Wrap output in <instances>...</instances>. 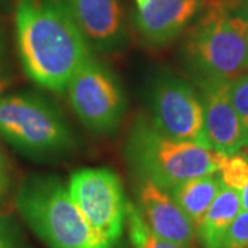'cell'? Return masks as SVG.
I'll list each match as a JSON object with an SVG mask.
<instances>
[{
	"instance_id": "1",
	"label": "cell",
	"mask_w": 248,
	"mask_h": 248,
	"mask_svg": "<svg viewBox=\"0 0 248 248\" xmlns=\"http://www.w3.org/2000/svg\"><path fill=\"white\" fill-rule=\"evenodd\" d=\"M16 29L24 72L43 89L65 91L93 55L62 0H18Z\"/></svg>"
},
{
	"instance_id": "2",
	"label": "cell",
	"mask_w": 248,
	"mask_h": 248,
	"mask_svg": "<svg viewBox=\"0 0 248 248\" xmlns=\"http://www.w3.org/2000/svg\"><path fill=\"white\" fill-rule=\"evenodd\" d=\"M124 153L140 179L167 192L189 179L217 174L226 159L211 148L170 138L146 117L133 124Z\"/></svg>"
},
{
	"instance_id": "3",
	"label": "cell",
	"mask_w": 248,
	"mask_h": 248,
	"mask_svg": "<svg viewBox=\"0 0 248 248\" xmlns=\"http://www.w3.org/2000/svg\"><path fill=\"white\" fill-rule=\"evenodd\" d=\"M16 205L36 236L50 248H113L93 228L58 178L31 177L19 186Z\"/></svg>"
},
{
	"instance_id": "4",
	"label": "cell",
	"mask_w": 248,
	"mask_h": 248,
	"mask_svg": "<svg viewBox=\"0 0 248 248\" xmlns=\"http://www.w3.org/2000/svg\"><path fill=\"white\" fill-rule=\"evenodd\" d=\"M193 80H232L248 73V24L222 0L207 4L182 46Z\"/></svg>"
},
{
	"instance_id": "5",
	"label": "cell",
	"mask_w": 248,
	"mask_h": 248,
	"mask_svg": "<svg viewBox=\"0 0 248 248\" xmlns=\"http://www.w3.org/2000/svg\"><path fill=\"white\" fill-rule=\"evenodd\" d=\"M0 137L36 161L61 160L76 148L75 133L61 110L29 91L0 95Z\"/></svg>"
},
{
	"instance_id": "6",
	"label": "cell",
	"mask_w": 248,
	"mask_h": 248,
	"mask_svg": "<svg viewBox=\"0 0 248 248\" xmlns=\"http://www.w3.org/2000/svg\"><path fill=\"white\" fill-rule=\"evenodd\" d=\"M68 101L80 122L95 134H112L123 120L127 102L113 72L90 55L66 87Z\"/></svg>"
},
{
	"instance_id": "7",
	"label": "cell",
	"mask_w": 248,
	"mask_h": 248,
	"mask_svg": "<svg viewBox=\"0 0 248 248\" xmlns=\"http://www.w3.org/2000/svg\"><path fill=\"white\" fill-rule=\"evenodd\" d=\"M152 123L170 138L207 146L203 107L193 87L171 73H159L149 87Z\"/></svg>"
},
{
	"instance_id": "8",
	"label": "cell",
	"mask_w": 248,
	"mask_h": 248,
	"mask_svg": "<svg viewBox=\"0 0 248 248\" xmlns=\"http://www.w3.org/2000/svg\"><path fill=\"white\" fill-rule=\"evenodd\" d=\"M68 192L89 223L112 244L124 229L127 203L119 177L108 169H84L69 179Z\"/></svg>"
},
{
	"instance_id": "9",
	"label": "cell",
	"mask_w": 248,
	"mask_h": 248,
	"mask_svg": "<svg viewBox=\"0 0 248 248\" xmlns=\"http://www.w3.org/2000/svg\"><path fill=\"white\" fill-rule=\"evenodd\" d=\"M229 81L222 79L196 80L203 107L204 135L208 148L232 156L248 146L239 116L232 105Z\"/></svg>"
},
{
	"instance_id": "10",
	"label": "cell",
	"mask_w": 248,
	"mask_h": 248,
	"mask_svg": "<svg viewBox=\"0 0 248 248\" xmlns=\"http://www.w3.org/2000/svg\"><path fill=\"white\" fill-rule=\"evenodd\" d=\"M91 48L102 54L122 51L128 42L122 0H62Z\"/></svg>"
},
{
	"instance_id": "11",
	"label": "cell",
	"mask_w": 248,
	"mask_h": 248,
	"mask_svg": "<svg viewBox=\"0 0 248 248\" xmlns=\"http://www.w3.org/2000/svg\"><path fill=\"white\" fill-rule=\"evenodd\" d=\"M205 6V0H149L134 11V27L148 45H169L200 17Z\"/></svg>"
},
{
	"instance_id": "12",
	"label": "cell",
	"mask_w": 248,
	"mask_h": 248,
	"mask_svg": "<svg viewBox=\"0 0 248 248\" xmlns=\"http://www.w3.org/2000/svg\"><path fill=\"white\" fill-rule=\"evenodd\" d=\"M138 205V213L156 237L181 246L195 243L196 228L167 190L141 179Z\"/></svg>"
},
{
	"instance_id": "13",
	"label": "cell",
	"mask_w": 248,
	"mask_h": 248,
	"mask_svg": "<svg viewBox=\"0 0 248 248\" xmlns=\"http://www.w3.org/2000/svg\"><path fill=\"white\" fill-rule=\"evenodd\" d=\"M240 211V192L222 185L196 232L203 248H223L228 231Z\"/></svg>"
},
{
	"instance_id": "14",
	"label": "cell",
	"mask_w": 248,
	"mask_h": 248,
	"mask_svg": "<svg viewBox=\"0 0 248 248\" xmlns=\"http://www.w3.org/2000/svg\"><path fill=\"white\" fill-rule=\"evenodd\" d=\"M221 187V178L211 174L182 182L172 187L169 193L187 215L197 232Z\"/></svg>"
},
{
	"instance_id": "15",
	"label": "cell",
	"mask_w": 248,
	"mask_h": 248,
	"mask_svg": "<svg viewBox=\"0 0 248 248\" xmlns=\"http://www.w3.org/2000/svg\"><path fill=\"white\" fill-rule=\"evenodd\" d=\"M127 217H128L130 239L134 248H192V246H181L156 237L143 222L138 210L131 205H127Z\"/></svg>"
},
{
	"instance_id": "16",
	"label": "cell",
	"mask_w": 248,
	"mask_h": 248,
	"mask_svg": "<svg viewBox=\"0 0 248 248\" xmlns=\"http://www.w3.org/2000/svg\"><path fill=\"white\" fill-rule=\"evenodd\" d=\"M219 178L223 186L241 192L243 187L248 184L247 155H241L237 152L232 156H226L219 170Z\"/></svg>"
},
{
	"instance_id": "17",
	"label": "cell",
	"mask_w": 248,
	"mask_h": 248,
	"mask_svg": "<svg viewBox=\"0 0 248 248\" xmlns=\"http://www.w3.org/2000/svg\"><path fill=\"white\" fill-rule=\"evenodd\" d=\"M229 95L248 142V73L229 81Z\"/></svg>"
},
{
	"instance_id": "18",
	"label": "cell",
	"mask_w": 248,
	"mask_h": 248,
	"mask_svg": "<svg viewBox=\"0 0 248 248\" xmlns=\"http://www.w3.org/2000/svg\"><path fill=\"white\" fill-rule=\"evenodd\" d=\"M223 248H248V211H240L231 225Z\"/></svg>"
},
{
	"instance_id": "19",
	"label": "cell",
	"mask_w": 248,
	"mask_h": 248,
	"mask_svg": "<svg viewBox=\"0 0 248 248\" xmlns=\"http://www.w3.org/2000/svg\"><path fill=\"white\" fill-rule=\"evenodd\" d=\"M0 248H22L13 225L7 219H0Z\"/></svg>"
},
{
	"instance_id": "20",
	"label": "cell",
	"mask_w": 248,
	"mask_h": 248,
	"mask_svg": "<svg viewBox=\"0 0 248 248\" xmlns=\"http://www.w3.org/2000/svg\"><path fill=\"white\" fill-rule=\"evenodd\" d=\"M11 187V172H10L9 163L3 152L0 151V203L9 195Z\"/></svg>"
},
{
	"instance_id": "21",
	"label": "cell",
	"mask_w": 248,
	"mask_h": 248,
	"mask_svg": "<svg viewBox=\"0 0 248 248\" xmlns=\"http://www.w3.org/2000/svg\"><path fill=\"white\" fill-rule=\"evenodd\" d=\"M222 1L233 16L241 18L248 24V0H222Z\"/></svg>"
},
{
	"instance_id": "22",
	"label": "cell",
	"mask_w": 248,
	"mask_h": 248,
	"mask_svg": "<svg viewBox=\"0 0 248 248\" xmlns=\"http://www.w3.org/2000/svg\"><path fill=\"white\" fill-rule=\"evenodd\" d=\"M4 80V39L0 32V86Z\"/></svg>"
},
{
	"instance_id": "23",
	"label": "cell",
	"mask_w": 248,
	"mask_h": 248,
	"mask_svg": "<svg viewBox=\"0 0 248 248\" xmlns=\"http://www.w3.org/2000/svg\"><path fill=\"white\" fill-rule=\"evenodd\" d=\"M240 199H241V210L248 211V184L240 192Z\"/></svg>"
},
{
	"instance_id": "24",
	"label": "cell",
	"mask_w": 248,
	"mask_h": 248,
	"mask_svg": "<svg viewBox=\"0 0 248 248\" xmlns=\"http://www.w3.org/2000/svg\"><path fill=\"white\" fill-rule=\"evenodd\" d=\"M148 1L149 0H135V4H137V7H143Z\"/></svg>"
}]
</instances>
